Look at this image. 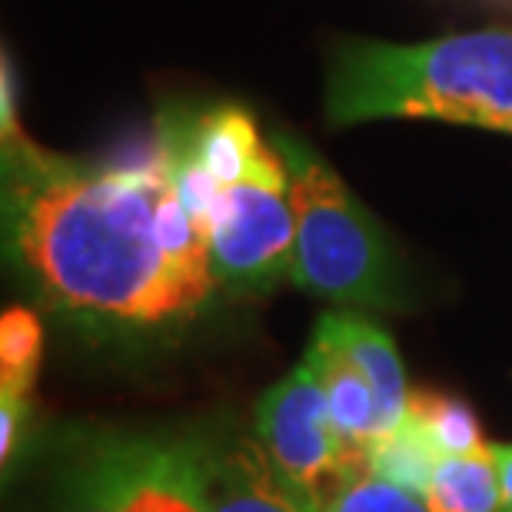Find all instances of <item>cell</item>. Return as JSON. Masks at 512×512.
Wrapping results in <instances>:
<instances>
[{"label": "cell", "instance_id": "cell-1", "mask_svg": "<svg viewBox=\"0 0 512 512\" xmlns=\"http://www.w3.org/2000/svg\"><path fill=\"white\" fill-rule=\"evenodd\" d=\"M4 250L30 296L94 343L173 340L217 296L210 247L170 170L107 167L0 133Z\"/></svg>", "mask_w": 512, "mask_h": 512}, {"label": "cell", "instance_id": "cell-2", "mask_svg": "<svg viewBox=\"0 0 512 512\" xmlns=\"http://www.w3.org/2000/svg\"><path fill=\"white\" fill-rule=\"evenodd\" d=\"M326 117L333 127L413 117L499 133L512 117V30L423 44L346 40L330 60Z\"/></svg>", "mask_w": 512, "mask_h": 512}, {"label": "cell", "instance_id": "cell-3", "mask_svg": "<svg viewBox=\"0 0 512 512\" xmlns=\"http://www.w3.org/2000/svg\"><path fill=\"white\" fill-rule=\"evenodd\" d=\"M290 173L296 243L290 283L300 290L363 310H406V270L370 210L346 190L340 173L310 143L273 133Z\"/></svg>", "mask_w": 512, "mask_h": 512}, {"label": "cell", "instance_id": "cell-4", "mask_svg": "<svg viewBox=\"0 0 512 512\" xmlns=\"http://www.w3.org/2000/svg\"><path fill=\"white\" fill-rule=\"evenodd\" d=\"M40 512H207L203 433H84L60 453Z\"/></svg>", "mask_w": 512, "mask_h": 512}, {"label": "cell", "instance_id": "cell-5", "mask_svg": "<svg viewBox=\"0 0 512 512\" xmlns=\"http://www.w3.org/2000/svg\"><path fill=\"white\" fill-rule=\"evenodd\" d=\"M203 237L213 280L223 293L256 296L290 280L296 217L290 173L273 143L247 177L220 187Z\"/></svg>", "mask_w": 512, "mask_h": 512}, {"label": "cell", "instance_id": "cell-6", "mask_svg": "<svg viewBox=\"0 0 512 512\" xmlns=\"http://www.w3.org/2000/svg\"><path fill=\"white\" fill-rule=\"evenodd\" d=\"M256 439L310 512H323L350 479L370 473L366 456L336 429L323 383L306 356L256 403Z\"/></svg>", "mask_w": 512, "mask_h": 512}, {"label": "cell", "instance_id": "cell-7", "mask_svg": "<svg viewBox=\"0 0 512 512\" xmlns=\"http://www.w3.org/2000/svg\"><path fill=\"white\" fill-rule=\"evenodd\" d=\"M207 512H310L283 483L256 436H203Z\"/></svg>", "mask_w": 512, "mask_h": 512}, {"label": "cell", "instance_id": "cell-8", "mask_svg": "<svg viewBox=\"0 0 512 512\" xmlns=\"http://www.w3.org/2000/svg\"><path fill=\"white\" fill-rule=\"evenodd\" d=\"M313 333L350 356L356 370L373 383L386 429L393 433L406 413V399H409L403 360H399V353H396L393 336H389L383 326H376L373 320H366V316L350 313V310L323 313L320 323L313 326Z\"/></svg>", "mask_w": 512, "mask_h": 512}, {"label": "cell", "instance_id": "cell-9", "mask_svg": "<svg viewBox=\"0 0 512 512\" xmlns=\"http://www.w3.org/2000/svg\"><path fill=\"white\" fill-rule=\"evenodd\" d=\"M306 360L313 363L316 376H320L326 403H330V413L336 419V429H340L343 439L356 453L366 456V449L389 433L373 383L356 370L350 356L340 353L333 343H326L316 333L310 340V350H306Z\"/></svg>", "mask_w": 512, "mask_h": 512}, {"label": "cell", "instance_id": "cell-10", "mask_svg": "<svg viewBox=\"0 0 512 512\" xmlns=\"http://www.w3.org/2000/svg\"><path fill=\"white\" fill-rule=\"evenodd\" d=\"M429 512H503V486L493 443L439 459L426 486Z\"/></svg>", "mask_w": 512, "mask_h": 512}, {"label": "cell", "instance_id": "cell-11", "mask_svg": "<svg viewBox=\"0 0 512 512\" xmlns=\"http://www.w3.org/2000/svg\"><path fill=\"white\" fill-rule=\"evenodd\" d=\"M40 353H44V326L27 306H10L0 320V399H24L30 403Z\"/></svg>", "mask_w": 512, "mask_h": 512}, {"label": "cell", "instance_id": "cell-12", "mask_svg": "<svg viewBox=\"0 0 512 512\" xmlns=\"http://www.w3.org/2000/svg\"><path fill=\"white\" fill-rule=\"evenodd\" d=\"M409 423L423 429V436L433 443L439 453H466L476 449L483 439L476 413L469 409L466 399L436 393V389H413L406 399V413Z\"/></svg>", "mask_w": 512, "mask_h": 512}, {"label": "cell", "instance_id": "cell-13", "mask_svg": "<svg viewBox=\"0 0 512 512\" xmlns=\"http://www.w3.org/2000/svg\"><path fill=\"white\" fill-rule=\"evenodd\" d=\"M323 512H429L423 493L383 479L376 473H363L350 479Z\"/></svg>", "mask_w": 512, "mask_h": 512}, {"label": "cell", "instance_id": "cell-14", "mask_svg": "<svg viewBox=\"0 0 512 512\" xmlns=\"http://www.w3.org/2000/svg\"><path fill=\"white\" fill-rule=\"evenodd\" d=\"M4 403V443H0V459L10 466V459L17 456L20 436H24V419H27V403L24 399H0Z\"/></svg>", "mask_w": 512, "mask_h": 512}, {"label": "cell", "instance_id": "cell-15", "mask_svg": "<svg viewBox=\"0 0 512 512\" xmlns=\"http://www.w3.org/2000/svg\"><path fill=\"white\" fill-rule=\"evenodd\" d=\"M496 466H499V486H503V512H512V446L493 443Z\"/></svg>", "mask_w": 512, "mask_h": 512}, {"label": "cell", "instance_id": "cell-16", "mask_svg": "<svg viewBox=\"0 0 512 512\" xmlns=\"http://www.w3.org/2000/svg\"><path fill=\"white\" fill-rule=\"evenodd\" d=\"M499 133H509V137H512V117L506 120V124H503V127H499Z\"/></svg>", "mask_w": 512, "mask_h": 512}]
</instances>
